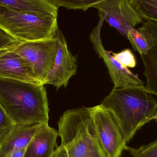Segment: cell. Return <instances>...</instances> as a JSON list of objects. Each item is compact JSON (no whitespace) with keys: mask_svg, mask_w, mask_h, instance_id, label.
<instances>
[{"mask_svg":"<svg viewBox=\"0 0 157 157\" xmlns=\"http://www.w3.org/2000/svg\"><path fill=\"white\" fill-rule=\"evenodd\" d=\"M44 85L0 77V104L14 124L48 123Z\"/></svg>","mask_w":157,"mask_h":157,"instance_id":"obj_1","label":"cell"},{"mask_svg":"<svg viewBox=\"0 0 157 157\" xmlns=\"http://www.w3.org/2000/svg\"><path fill=\"white\" fill-rule=\"evenodd\" d=\"M144 86L113 88L101 104L112 113L126 144L157 111V101Z\"/></svg>","mask_w":157,"mask_h":157,"instance_id":"obj_2","label":"cell"},{"mask_svg":"<svg viewBox=\"0 0 157 157\" xmlns=\"http://www.w3.org/2000/svg\"><path fill=\"white\" fill-rule=\"evenodd\" d=\"M60 146L52 157H106L98 141L92 107L68 110L58 122Z\"/></svg>","mask_w":157,"mask_h":157,"instance_id":"obj_3","label":"cell"},{"mask_svg":"<svg viewBox=\"0 0 157 157\" xmlns=\"http://www.w3.org/2000/svg\"><path fill=\"white\" fill-rule=\"evenodd\" d=\"M57 17L0 6V28L22 42L55 37L59 29Z\"/></svg>","mask_w":157,"mask_h":157,"instance_id":"obj_4","label":"cell"},{"mask_svg":"<svg viewBox=\"0 0 157 157\" xmlns=\"http://www.w3.org/2000/svg\"><path fill=\"white\" fill-rule=\"evenodd\" d=\"M58 43L56 38L22 42L14 51L25 61L39 82L45 85L46 78L53 67Z\"/></svg>","mask_w":157,"mask_h":157,"instance_id":"obj_5","label":"cell"},{"mask_svg":"<svg viewBox=\"0 0 157 157\" xmlns=\"http://www.w3.org/2000/svg\"><path fill=\"white\" fill-rule=\"evenodd\" d=\"M92 117L98 141L106 157H121L127 144L109 110L101 104L92 107Z\"/></svg>","mask_w":157,"mask_h":157,"instance_id":"obj_6","label":"cell"},{"mask_svg":"<svg viewBox=\"0 0 157 157\" xmlns=\"http://www.w3.org/2000/svg\"><path fill=\"white\" fill-rule=\"evenodd\" d=\"M92 7L96 8L99 16L125 38L130 29L143 22L142 17L132 7L130 0H104Z\"/></svg>","mask_w":157,"mask_h":157,"instance_id":"obj_7","label":"cell"},{"mask_svg":"<svg viewBox=\"0 0 157 157\" xmlns=\"http://www.w3.org/2000/svg\"><path fill=\"white\" fill-rule=\"evenodd\" d=\"M104 20L100 17L97 25L91 32L90 38L97 53L102 58L108 68L110 76L114 84L113 88L133 86H144V82L136 75L133 73L117 61L112 54L106 50L101 42V31Z\"/></svg>","mask_w":157,"mask_h":157,"instance_id":"obj_8","label":"cell"},{"mask_svg":"<svg viewBox=\"0 0 157 157\" xmlns=\"http://www.w3.org/2000/svg\"><path fill=\"white\" fill-rule=\"evenodd\" d=\"M58 43V51L53 67L46 78V84L53 85L58 90L66 87L69 80L77 72L76 59L68 48L63 34L59 29L55 36Z\"/></svg>","mask_w":157,"mask_h":157,"instance_id":"obj_9","label":"cell"},{"mask_svg":"<svg viewBox=\"0 0 157 157\" xmlns=\"http://www.w3.org/2000/svg\"><path fill=\"white\" fill-rule=\"evenodd\" d=\"M0 77L41 84L29 65L14 49L0 51Z\"/></svg>","mask_w":157,"mask_h":157,"instance_id":"obj_10","label":"cell"},{"mask_svg":"<svg viewBox=\"0 0 157 157\" xmlns=\"http://www.w3.org/2000/svg\"><path fill=\"white\" fill-rule=\"evenodd\" d=\"M143 27L148 36L150 47L147 54L141 56L144 66V75L146 78L145 90L157 97V23L147 20Z\"/></svg>","mask_w":157,"mask_h":157,"instance_id":"obj_11","label":"cell"},{"mask_svg":"<svg viewBox=\"0 0 157 157\" xmlns=\"http://www.w3.org/2000/svg\"><path fill=\"white\" fill-rule=\"evenodd\" d=\"M43 124H15L0 139V157H4L14 150L27 147Z\"/></svg>","mask_w":157,"mask_h":157,"instance_id":"obj_12","label":"cell"},{"mask_svg":"<svg viewBox=\"0 0 157 157\" xmlns=\"http://www.w3.org/2000/svg\"><path fill=\"white\" fill-rule=\"evenodd\" d=\"M58 132L43 124L27 147L24 157H52L58 147Z\"/></svg>","mask_w":157,"mask_h":157,"instance_id":"obj_13","label":"cell"},{"mask_svg":"<svg viewBox=\"0 0 157 157\" xmlns=\"http://www.w3.org/2000/svg\"><path fill=\"white\" fill-rule=\"evenodd\" d=\"M0 6L21 12L50 15L58 17L59 7L49 0H0Z\"/></svg>","mask_w":157,"mask_h":157,"instance_id":"obj_14","label":"cell"},{"mask_svg":"<svg viewBox=\"0 0 157 157\" xmlns=\"http://www.w3.org/2000/svg\"><path fill=\"white\" fill-rule=\"evenodd\" d=\"M126 38L130 41L134 50L141 56L147 54L151 47L148 36L143 26L138 29H130Z\"/></svg>","mask_w":157,"mask_h":157,"instance_id":"obj_15","label":"cell"},{"mask_svg":"<svg viewBox=\"0 0 157 157\" xmlns=\"http://www.w3.org/2000/svg\"><path fill=\"white\" fill-rule=\"evenodd\" d=\"M132 7L143 19L157 23V0H130Z\"/></svg>","mask_w":157,"mask_h":157,"instance_id":"obj_16","label":"cell"},{"mask_svg":"<svg viewBox=\"0 0 157 157\" xmlns=\"http://www.w3.org/2000/svg\"><path fill=\"white\" fill-rule=\"evenodd\" d=\"M58 7L61 6L68 9H81L86 11L94 5L104 0H49Z\"/></svg>","mask_w":157,"mask_h":157,"instance_id":"obj_17","label":"cell"},{"mask_svg":"<svg viewBox=\"0 0 157 157\" xmlns=\"http://www.w3.org/2000/svg\"><path fill=\"white\" fill-rule=\"evenodd\" d=\"M124 150L128 151L132 157H157V139L138 148L129 147L126 145Z\"/></svg>","mask_w":157,"mask_h":157,"instance_id":"obj_18","label":"cell"},{"mask_svg":"<svg viewBox=\"0 0 157 157\" xmlns=\"http://www.w3.org/2000/svg\"><path fill=\"white\" fill-rule=\"evenodd\" d=\"M113 58L124 67L127 68H134L136 66L135 57L132 51L126 49L118 53H112Z\"/></svg>","mask_w":157,"mask_h":157,"instance_id":"obj_19","label":"cell"},{"mask_svg":"<svg viewBox=\"0 0 157 157\" xmlns=\"http://www.w3.org/2000/svg\"><path fill=\"white\" fill-rule=\"evenodd\" d=\"M22 42L0 28V51L15 48Z\"/></svg>","mask_w":157,"mask_h":157,"instance_id":"obj_20","label":"cell"},{"mask_svg":"<svg viewBox=\"0 0 157 157\" xmlns=\"http://www.w3.org/2000/svg\"><path fill=\"white\" fill-rule=\"evenodd\" d=\"M14 124L0 104V139L13 128Z\"/></svg>","mask_w":157,"mask_h":157,"instance_id":"obj_21","label":"cell"},{"mask_svg":"<svg viewBox=\"0 0 157 157\" xmlns=\"http://www.w3.org/2000/svg\"><path fill=\"white\" fill-rule=\"evenodd\" d=\"M27 147L14 150L8 153L4 157H24Z\"/></svg>","mask_w":157,"mask_h":157,"instance_id":"obj_22","label":"cell"},{"mask_svg":"<svg viewBox=\"0 0 157 157\" xmlns=\"http://www.w3.org/2000/svg\"><path fill=\"white\" fill-rule=\"evenodd\" d=\"M153 120H156L157 121V111L155 113V115L153 116V118H152V121Z\"/></svg>","mask_w":157,"mask_h":157,"instance_id":"obj_23","label":"cell"}]
</instances>
